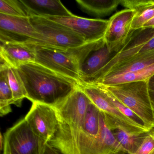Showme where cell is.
Listing matches in <instances>:
<instances>
[{"mask_svg":"<svg viewBox=\"0 0 154 154\" xmlns=\"http://www.w3.org/2000/svg\"><path fill=\"white\" fill-rule=\"evenodd\" d=\"M8 77L13 95V104L18 107H21L23 100L26 98L27 93L17 68L9 66Z\"/></svg>","mask_w":154,"mask_h":154,"instance_id":"cell-23","label":"cell"},{"mask_svg":"<svg viewBox=\"0 0 154 154\" xmlns=\"http://www.w3.org/2000/svg\"><path fill=\"white\" fill-rule=\"evenodd\" d=\"M3 135L2 154H44L47 144L34 133L25 118Z\"/></svg>","mask_w":154,"mask_h":154,"instance_id":"cell-7","label":"cell"},{"mask_svg":"<svg viewBox=\"0 0 154 154\" xmlns=\"http://www.w3.org/2000/svg\"><path fill=\"white\" fill-rule=\"evenodd\" d=\"M103 86L133 112L148 129L154 128V106L149 94L147 81Z\"/></svg>","mask_w":154,"mask_h":154,"instance_id":"cell-4","label":"cell"},{"mask_svg":"<svg viewBox=\"0 0 154 154\" xmlns=\"http://www.w3.org/2000/svg\"><path fill=\"white\" fill-rule=\"evenodd\" d=\"M100 130L89 154H128L119 144L100 112Z\"/></svg>","mask_w":154,"mask_h":154,"instance_id":"cell-16","label":"cell"},{"mask_svg":"<svg viewBox=\"0 0 154 154\" xmlns=\"http://www.w3.org/2000/svg\"><path fill=\"white\" fill-rule=\"evenodd\" d=\"M99 109L91 102L82 128L79 134L76 146V154H89L93 143L100 130Z\"/></svg>","mask_w":154,"mask_h":154,"instance_id":"cell-14","label":"cell"},{"mask_svg":"<svg viewBox=\"0 0 154 154\" xmlns=\"http://www.w3.org/2000/svg\"><path fill=\"white\" fill-rule=\"evenodd\" d=\"M154 74V64L137 72H129L118 75H105L92 84L105 86L140 81H147Z\"/></svg>","mask_w":154,"mask_h":154,"instance_id":"cell-19","label":"cell"},{"mask_svg":"<svg viewBox=\"0 0 154 154\" xmlns=\"http://www.w3.org/2000/svg\"><path fill=\"white\" fill-rule=\"evenodd\" d=\"M112 132L117 141L128 154H133L138 149L147 133L133 134L120 129Z\"/></svg>","mask_w":154,"mask_h":154,"instance_id":"cell-22","label":"cell"},{"mask_svg":"<svg viewBox=\"0 0 154 154\" xmlns=\"http://www.w3.org/2000/svg\"><path fill=\"white\" fill-rule=\"evenodd\" d=\"M3 144H4V137H3L2 133H1V136H0V147H1V150L3 149Z\"/></svg>","mask_w":154,"mask_h":154,"instance_id":"cell-29","label":"cell"},{"mask_svg":"<svg viewBox=\"0 0 154 154\" xmlns=\"http://www.w3.org/2000/svg\"><path fill=\"white\" fill-rule=\"evenodd\" d=\"M80 85L92 103L103 114L106 124L112 131L120 129L133 134H141L149 131L144 125L135 122L123 114L109 100L99 85Z\"/></svg>","mask_w":154,"mask_h":154,"instance_id":"cell-6","label":"cell"},{"mask_svg":"<svg viewBox=\"0 0 154 154\" xmlns=\"http://www.w3.org/2000/svg\"><path fill=\"white\" fill-rule=\"evenodd\" d=\"M32 103L52 105L68 96L78 86L77 81L54 72L35 62L17 68Z\"/></svg>","mask_w":154,"mask_h":154,"instance_id":"cell-1","label":"cell"},{"mask_svg":"<svg viewBox=\"0 0 154 154\" xmlns=\"http://www.w3.org/2000/svg\"><path fill=\"white\" fill-rule=\"evenodd\" d=\"M36 33L29 17L0 14V41L33 44Z\"/></svg>","mask_w":154,"mask_h":154,"instance_id":"cell-12","label":"cell"},{"mask_svg":"<svg viewBox=\"0 0 154 154\" xmlns=\"http://www.w3.org/2000/svg\"><path fill=\"white\" fill-rule=\"evenodd\" d=\"M79 85L68 96L51 105L58 121L57 131L48 144L62 154H76L79 134L91 103Z\"/></svg>","mask_w":154,"mask_h":154,"instance_id":"cell-2","label":"cell"},{"mask_svg":"<svg viewBox=\"0 0 154 154\" xmlns=\"http://www.w3.org/2000/svg\"><path fill=\"white\" fill-rule=\"evenodd\" d=\"M81 10L97 17L109 15L120 4V0H76Z\"/></svg>","mask_w":154,"mask_h":154,"instance_id":"cell-20","label":"cell"},{"mask_svg":"<svg viewBox=\"0 0 154 154\" xmlns=\"http://www.w3.org/2000/svg\"><path fill=\"white\" fill-rule=\"evenodd\" d=\"M25 119L34 133L47 143L53 139L57 131L58 121L54 109L51 105L32 103Z\"/></svg>","mask_w":154,"mask_h":154,"instance_id":"cell-9","label":"cell"},{"mask_svg":"<svg viewBox=\"0 0 154 154\" xmlns=\"http://www.w3.org/2000/svg\"><path fill=\"white\" fill-rule=\"evenodd\" d=\"M44 154H62L54 148L52 147L48 143L46 145Z\"/></svg>","mask_w":154,"mask_h":154,"instance_id":"cell-27","label":"cell"},{"mask_svg":"<svg viewBox=\"0 0 154 154\" xmlns=\"http://www.w3.org/2000/svg\"><path fill=\"white\" fill-rule=\"evenodd\" d=\"M104 44L103 38L70 49L35 45V62L80 84V66L92 51Z\"/></svg>","mask_w":154,"mask_h":154,"instance_id":"cell-3","label":"cell"},{"mask_svg":"<svg viewBox=\"0 0 154 154\" xmlns=\"http://www.w3.org/2000/svg\"><path fill=\"white\" fill-rule=\"evenodd\" d=\"M0 59L9 66L17 68L35 61V45L26 43L1 42Z\"/></svg>","mask_w":154,"mask_h":154,"instance_id":"cell-15","label":"cell"},{"mask_svg":"<svg viewBox=\"0 0 154 154\" xmlns=\"http://www.w3.org/2000/svg\"></svg>","mask_w":154,"mask_h":154,"instance_id":"cell-30","label":"cell"},{"mask_svg":"<svg viewBox=\"0 0 154 154\" xmlns=\"http://www.w3.org/2000/svg\"><path fill=\"white\" fill-rule=\"evenodd\" d=\"M135 12L125 9L112 16L104 36L106 46L112 54L119 52L124 45L132 31L131 23Z\"/></svg>","mask_w":154,"mask_h":154,"instance_id":"cell-10","label":"cell"},{"mask_svg":"<svg viewBox=\"0 0 154 154\" xmlns=\"http://www.w3.org/2000/svg\"><path fill=\"white\" fill-rule=\"evenodd\" d=\"M29 17H65L72 13L58 0H21Z\"/></svg>","mask_w":154,"mask_h":154,"instance_id":"cell-17","label":"cell"},{"mask_svg":"<svg viewBox=\"0 0 154 154\" xmlns=\"http://www.w3.org/2000/svg\"><path fill=\"white\" fill-rule=\"evenodd\" d=\"M132 154H154V128L147 133L139 147Z\"/></svg>","mask_w":154,"mask_h":154,"instance_id":"cell-25","label":"cell"},{"mask_svg":"<svg viewBox=\"0 0 154 154\" xmlns=\"http://www.w3.org/2000/svg\"><path fill=\"white\" fill-rule=\"evenodd\" d=\"M0 14L14 17H29L28 11L21 0H1Z\"/></svg>","mask_w":154,"mask_h":154,"instance_id":"cell-24","label":"cell"},{"mask_svg":"<svg viewBox=\"0 0 154 154\" xmlns=\"http://www.w3.org/2000/svg\"><path fill=\"white\" fill-rule=\"evenodd\" d=\"M149 94L154 106V74L147 81Z\"/></svg>","mask_w":154,"mask_h":154,"instance_id":"cell-26","label":"cell"},{"mask_svg":"<svg viewBox=\"0 0 154 154\" xmlns=\"http://www.w3.org/2000/svg\"><path fill=\"white\" fill-rule=\"evenodd\" d=\"M120 4L135 12L131 23L132 31L141 29L154 17V0H120Z\"/></svg>","mask_w":154,"mask_h":154,"instance_id":"cell-18","label":"cell"},{"mask_svg":"<svg viewBox=\"0 0 154 154\" xmlns=\"http://www.w3.org/2000/svg\"><path fill=\"white\" fill-rule=\"evenodd\" d=\"M154 37L153 28L141 29L132 31L122 48L114 54L97 76L88 84L94 83L114 67L134 58L139 54L152 51L147 50L145 45Z\"/></svg>","mask_w":154,"mask_h":154,"instance_id":"cell-8","label":"cell"},{"mask_svg":"<svg viewBox=\"0 0 154 154\" xmlns=\"http://www.w3.org/2000/svg\"><path fill=\"white\" fill-rule=\"evenodd\" d=\"M9 66L1 59L0 64V115L6 116L12 112L11 104H14L12 91L8 77Z\"/></svg>","mask_w":154,"mask_h":154,"instance_id":"cell-21","label":"cell"},{"mask_svg":"<svg viewBox=\"0 0 154 154\" xmlns=\"http://www.w3.org/2000/svg\"><path fill=\"white\" fill-rule=\"evenodd\" d=\"M62 24L82 36L86 43L94 42L104 38L109 20L88 19L72 14L65 17H45Z\"/></svg>","mask_w":154,"mask_h":154,"instance_id":"cell-11","label":"cell"},{"mask_svg":"<svg viewBox=\"0 0 154 154\" xmlns=\"http://www.w3.org/2000/svg\"><path fill=\"white\" fill-rule=\"evenodd\" d=\"M154 28V17L143 25L142 29Z\"/></svg>","mask_w":154,"mask_h":154,"instance_id":"cell-28","label":"cell"},{"mask_svg":"<svg viewBox=\"0 0 154 154\" xmlns=\"http://www.w3.org/2000/svg\"><path fill=\"white\" fill-rule=\"evenodd\" d=\"M36 33L33 45L67 49L86 43L81 36L67 27L43 17H29Z\"/></svg>","mask_w":154,"mask_h":154,"instance_id":"cell-5","label":"cell"},{"mask_svg":"<svg viewBox=\"0 0 154 154\" xmlns=\"http://www.w3.org/2000/svg\"><path fill=\"white\" fill-rule=\"evenodd\" d=\"M114 54L109 50L105 43L92 51L80 66V85L90 83Z\"/></svg>","mask_w":154,"mask_h":154,"instance_id":"cell-13","label":"cell"}]
</instances>
